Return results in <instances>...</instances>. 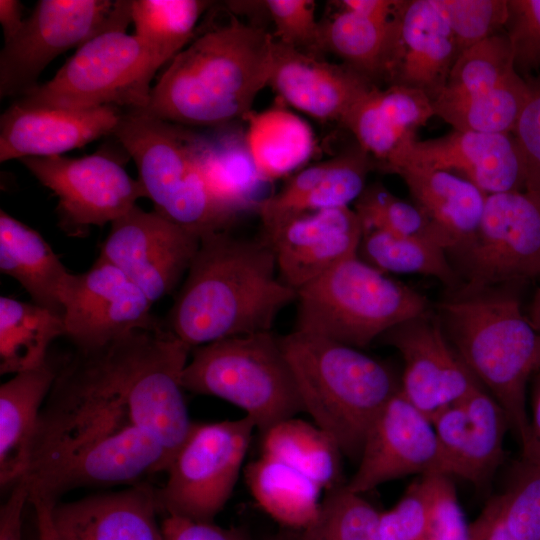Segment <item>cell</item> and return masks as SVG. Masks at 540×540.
<instances>
[{"mask_svg":"<svg viewBox=\"0 0 540 540\" xmlns=\"http://www.w3.org/2000/svg\"><path fill=\"white\" fill-rule=\"evenodd\" d=\"M191 350L163 325L65 359L20 478L29 496L56 503L166 472L194 424L181 383Z\"/></svg>","mask_w":540,"mask_h":540,"instance_id":"obj_1","label":"cell"},{"mask_svg":"<svg viewBox=\"0 0 540 540\" xmlns=\"http://www.w3.org/2000/svg\"><path fill=\"white\" fill-rule=\"evenodd\" d=\"M297 291L278 274L268 241L207 234L168 314L166 328L191 349L271 331Z\"/></svg>","mask_w":540,"mask_h":540,"instance_id":"obj_2","label":"cell"},{"mask_svg":"<svg viewBox=\"0 0 540 540\" xmlns=\"http://www.w3.org/2000/svg\"><path fill=\"white\" fill-rule=\"evenodd\" d=\"M274 37L235 19L178 53L139 110L180 126L217 128L243 119L268 86Z\"/></svg>","mask_w":540,"mask_h":540,"instance_id":"obj_3","label":"cell"},{"mask_svg":"<svg viewBox=\"0 0 540 540\" xmlns=\"http://www.w3.org/2000/svg\"><path fill=\"white\" fill-rule=\"evenodd\" d=\"M454 350L505 411L522 452L529 444L527 384L540 371V333L511 293L460 291L439 305Z\"/></svg>","mask_w":540,"mask_h":540,"instance_id":"obj_4","label":"cell"},{"mask_svg":"<svg viewBox=\"0 0 540 540\" xmlns=\"http://www.w3.org/2000/svg\"><path fill=\"white\" fill-rule=\"evenodd\" d=\"M304 412L359 459L366 436L386 404L400 391L387 364L360 349L293 330L279 336Z\"/></svg>","mask_w":540,"mask_h":540,"instance_id":"obj_5","label":"cell"},{"mask_svg":"<svg viewBox=\"0 0 540 540\" xmlns=\"http://www.w3.org/2000/svg\"><path fill=\"white\" fill-rule=\"evenodd\" d=\"M296 302L294 330L357 349L430 309L424 295L358 255L298 289Z\"/></svg>","mask_w":540,"mask_h":540,"instance_id":"obj_6","label":"cell"},{"mask_svg":"<svg viewBox=\"0 0 540 540\" xmlns=\"http://www.w3.org/2000/svg\"><path fill=\"white\" fill-rule=\"evenodd\" d=\"M181 383L186 391L240 408L261 433L304 412L279 336L272 331L193 348Z\"/></svg>","mask_w":540,"mask_h":540,"instance_id":"obj_7","label":"cell"},{"mask_svg":"<svg viewBox=\"0 0 540 540\" xmlns=\"http://www.w3.org/2000/svg\"><path fill=\"white\" fill-rule=\"evenodd\" d=\"M112 135L133 159L156 212L200 239L228 231L236 218L209 195L184 126L126 110Z\"/></svg>","mask_w":540,"mask_h":540,"instance_id":"obj_8","label":"cell"},{"mask_svg":"<svg viewBox=\"0 0 540 540\" xmlns=\"http://www.w3.org/2000/svg\"><path fill=\"white\" fill-rule=\"evenodd\" d=\"M130 22L131 10L77 48L51 80L17 101L65 109H144L161 65L137 36L126 32Z\"/></svg>","mask_w":540,"mask_h":540,"instance_id":"obj_9","label":"cell"},{"mask_svg":"<svg viewBox=\"0 0 540 540\" xmlns=\"http://www.w3.org/2000/svg\"><path fill=\"white\" fill-rule=\"evenodd\" d=\"M255 429L247 416L194 422L156 488L160 513L212 522L232 495Z\"/></svg>","mask_w":540,"mask_h":540,"instance_id":"obj_10","label":"cell"},{"mask_svg":"<svg viewBox=\"0 0 540 540\" xmlns=\"http://www.w3.org/2000/svg\"><path fill=\"white\" fill-rule=\"evenodd\" d=\"M131 0H40L0 53V96H23L44 69L131 10Z\"/></svg>","mask_w":540,"mask_h":540,"instance_id":"obj_11","label":"cell"},{"mask_svg":"<svg viewBox=\"0 0 540 540\" xmlns=\"http://www.w3.org/2000/svg\"><path fill=\"white\" fill-rule=\"evenodd\" d=\"M455 255L465 280L460 291L540 276V198L527 191L487 195L474 238Z\"/></svg>","mask_w":540,"mask_h":540,"instance_id":"obj_12","label":"cell"},{"mask_svg":"<svg viewBox=\"0 0 540 540\" xmlns=\"http://www.w3.org/2000/svg\"><path fill=\"white\" fill-rule=\"evenodd\" d=\"M22 164L58 198L61 228L83 235L90 226H103L123 216L146 192L113 156L96 152L80 158L61 155L25 157Z\"/></svg>","mask_w":540,"mask_h":540,"instance_id":"obj_13","label":"cell"},{"mask_svg":"<svg viewBox=\"0 0 540 540\" xmlns=\"http://www.w3.org/2000/svg\"><path fill=\"white\" fill-rule=\"evenodd\" d=\"M65 337L78 351L103 347L135 330L161 324L152 302L117 267L97 258L84 273H70L62 291Z\"/></svg>","mask_w":540,"mask_h":540,"instance_id":"obj_14","label":"cell"},{"mask_svg":"<svg viewBox=\"0 0 540 540\" xmlns=\"http://www.w3.org/2000/svg\"><path fill=\"white\" fill-rule=\"evenodd\" d=\"M199 244V236L136 205L111 223L98 259L121 270L154 303L175 289Z\"/></svg>","mask_w":540,"mask_h":540,"instance_id":"obj_15","label":"cell"},{"mask_svg":"<svg viewBox=\"0 0 540 540\" xmlns=\"http://www.w3.org/2000/svg\"><path fill=\"white\" fill-rule=\"evenodd\" d=\"M380 340L394 347L403 359L400 393L431 422L480 385L431 309L394 326Z\"/></svg>","mask_w":540,"mask_h":540,"instance_id":"obj_16","label":"cell"},{"mask_svg":"<svg viewBox=\"0 0 540 540\" xmlns=\"http://www.w3.org/2000/svg\"><path fill=\"white\" fill-rule=\"evenodd\" d=\"M403 166L443 170L461 176L487 195L525 191V172L514 136L453 129L435 139L404 142L383 169Z\"/></svg>","mask_w":540,"mask_h":540,"instance_id":"obj_17","label":"cell"},{"mask_svg":"<svg viewBox=\"0 0 540 540\" xmlns=\"http://www.w3.org/2000/svg\"><path fill=\"white\" fill-rule=\"evenodd\" d=\"M358 461L346 487L363 495L405 476L441 474L433 424L400 391L375 419Z\"/></svg>","mask_w":540,"mask_h":540,"instance_id":"obj_18","label":"cell"},{"mask_svg":"<svg viewBox=\"0 0 540 540\" xmlns=\"http://www.w3.org/2000/svg\"><path fill=\"white\" fill-rule=\"evenodd\" d=\"M362 236L361 222L349 206L293 216L263 237L273 250L280 279L297 291L357 256Z\"/></svg>","mask_w":540,"mask_h":540,"instance_id":"obj_19","label":"cell"},{"mask_svg":"<svg viewBox=\"0 0 540 540\" xmlns=\"http://www.w3.org/2000/svg\"><path fill=\"white\" fill-rule=\"evenodd\" d=\"M440 449V473L485 485L504 457L508 417L481 386L432 420Z\"/></svg>","mask_w":540,"mask_h":540,"instance_id":"obj_20","label":"cell"},{"mask_svg":"<svg viewBox=\"0 0 540 540\" xmlns=\"http://www.w3.org/2000/svg\"><path fill=\"white\" fill-rule=\"evenodd\" d=\"M458 57L456 40L438 0L400 1L385 83L419 90L435 101Z\"/></svg>","mask_w":540,"mask_h":540,"instance_id":"obj_21","label":"cell"},{"mask_svg":"<svg viewBox=\"0 0 540 540\" xmlns=\"http://www.w3.org/2000/svg\"><path fill=\"white\" fill-rule=\"evenodd\" d=\"M121 108L65 109L14 101L0 118V161L51 157L113 134Z\"/></svg>","mask_w":540,"mask_h":540,"instance_id":"obj_22","label":"cell"},{"mask_svg":"<svg viewBox=\"0 0 540 540\" xmlns=\"http://www.w3.org/2000/svg\"><path fill=\"white\" fill-rule=\"evenodd\" d=\"M268 86L297 110L320 121L341 124L356 102L376 85L344 63L328 62L274 39Z\"/></svg>","mask_w":540,"mask_h":540,"instance_id":"obj_23","label":"cell"},{"mask_svg":"<svg viewBox=\"0 0 540 540\" xmlns=\"http://www.w3.org/2000/svg\"><path fill=\"white\" fill-rule=\"evenodd\" d=\"M62 540H163L156 487L149 482L53 505Z\"/></svg>","mask_w":540,"mask_h":540,"instance_id":"obj_24","label":"cell"},{"mask_svg":"<svg viewBox=\"0 0 540 540\" xmlns=\"http://www.w3.org/2000/svg\"><path fill=\"white\" fill-rule=\"evenodd\" d=\"M374 164L356 144L292 174L278 192L258 202L263 231L299 214L349 207L366 187Z\"/></svg>","mask_w":540,"mask_h":540,"instance_id":"obj_25","label":"cell"},{"mask_svg":"<svg viewBox=\"0 0 540 540\" xmlns=\"http://www.w3.org/2000/svg\"><path fill=\"white\" fill-rule=\"evenodd\" d=\"M433 116V102L423 92L398 85L374 86L350 109L341 125L383 165Z\"/></svg>","mask_w":540,"mask_h":540,"instance_id":"obj_26","label":"cell"},{"mask_svg":"<svg viewBox=\"0 0 540 540\" xmlns=\"http://www.w3.org/2000/svg\"><path fill=\"white\" fill-rule=\"evenodd\" d=\"M52 357L38 368L14 374L0 386V484L23 476L43 404L60 368Z\"/></svg>","mask_w":540,"mask_h":540,"instance_id":"obj_27","label":"cell"},{"mask_svg":"<svg viewBox=\"0 0 540 540\" xmlns=\"http://www.w3.org/2000/svg\"><path fill=\"white\" fill-rule=\"evenodd\" d=\"M392 173L408 187L414 203L446 236L448 252L455 254L474 238L483 216L487 194L456 174L418 166H403Z\"/></svg>","mask_w":540,"mask_h":540,"instance_id":"obj_28","label":"cell"},{"mask_svg":"<svg viewBox=\"0 0 540 540\" xmlns=\"http://www.w3.org/2000/svg\"><path fill=\"white\" fill-rule=\"evenodd\" d=\"M0 271L17 280L32 302L63 317L61 296L70 272L36 230L3 210Z\"/></svg>","mask_w":540,"mask_h":540,"instance_id":"obj_29","label":"cell"},{"mask_svg":"<svg viewBox=\"0 0 540 540\" xmlns=\"http://www.w3.org/2000/svg\"><path fill=\"white\" fill-rule=\"evenodd\" d=\"M244 144L261 181L292 175L313 153L311 126L292 111L274 106L261 112L250 111Z\"/></svg>","mask_w":540,"mask_h":540,"instance_id":"obj_30","label":"cell"},{"mask_svg":"<svg viewBox=\"0 0 540 540\" xmlns=\"http://www.w3.org/2000/svg\"><path fill=\"white\" fill-rule=\"evenodd\" d=\"M224 127L198 133L185 127L191 151L212 200L226 213L237 215L253 204L251 193L261 181L241 142Z\"/></svg>","mask_w":540,"mask_h":540,"instance_id":"obj_31","label":"cell"},{"mask_svg":"<svg viewBox=\"0 0 540 540\" xmlns=\"http://www.w3.org/2000/svg\"><path fill=\"white\" fill-rule=\"evenodd\" d=\"M245 479L259 507L286 530L306 528L319 513L322 489L279 460L261 455L246 466Z\"/></svg>","mask_w":540,"mask_h":540,"instance_id":"obj_32","label":"cell"},{"mask_svg":"<svg viewBox=\"0 0 540 540\" xmlns=\"http://www.w3.org/2000/svg\"><path fill=\"white\" fill-rule=\"evenodd\" d=\"M321 28L322 51L334 53L376 86L386 81L396 38L397 13L391 20H379L339 9L325 23L321 22Z\"/></svg>","mask_w":540,"mask_h":540,"instance_id":"obj_33","label":"cell"},{"mask_svg":"<svg viewBox=\"0 0 540 540\" xmlns=\"http://www.w3.org/2000/svg\"><path fill=\"white\" fill-rule=\"evenodd\" d=\"M264 456L279 460L314 481L325 492L344 485L336 441L315 423L291 417L262 433Z\"/></svg>","mask_w":540,"mask_h":540,"instance_id":"obj_34","label":"cell"},{"mask_svg":"<svg viewBox=\"0 0 540 540\" xmlns=\"http://www.w3.org/2000/svg\"><path fill=\"white\" fill-rule=\"evenodd\" d=\"M469 540H540V462L523 459L469 525Z\"/></svg>","mask_w":540,"mask_h":540,"instance_id":"obj_35","label":"cell"},{"mask_svg":"<svg viewBox=\"0 0 540 540\" xmlns=\"http://www.w3.org/2000/svg\"><path fill=\"white\" fill-rule=\"evenodd\" d=\"M65 336L63 317L34 302L0 298V373L17 374L43 365L49 347Z\"/></svg>","mask_w":540,"mask_h":540,"instance_id":"obj_36","label":"cell"},{"mask_svg":"<svg viewBox=\"0 0 540 540\" xmlns=\"http://www.w3.org/2000/svg\"><path fill=\"white\" fill-rule=\"evenodd\" d=\"M529 96L528 81L514 69L490 89L458 99H438L433 109L453 129L511 135Z\"/></svg>","mask_w":540,"mask_h":540,"instance_id":"obj_37","label":"cell"},{"mask_svg":"<svg viewBox=\"0 0 540 540\" xmlns=\"http://www.w3.org/2000/svg\"><path fill=\"white\" fill-rule=\"evenodd\" d=\"M363 261L383 273L419 274L434 277L446 286H455L459 275L436 242L385 231H366L358 249Z\"/></svg>","mask_w":540,"mask_h":540,"instance_id":"obj_38","label":"cell"},{"mask_svg":"<svg viewBox=\"0 0 540 540\" xmlns=\"http://www.w3.org/2000/svg\"><path fill=\"white\" fill-rule=\"evenodd\" d=\"M211 4L203 0H132L134 35L162 66L186 47Z\"/></svg>","mask_w":540,"mask_h":540,"instance_id":"obj_39","label":"cell"},{"mask_svg":"<svg viewBox=\"0 0 540 540\" xmlns=\"http://www.w3.org/2000/svg\"><path fill=\"white\" fill-rule=\"evenodd\" d=\"M380 513L363 494L350 491L345 483L326 492L309 526L287 531L292 540H380Z\"/></svg>","mask_w":540,"mask_h":540,"instance_id":"obj_40","label":"cell"},{"mask_svg":"<svg viewBox=\"0 0 540 540\" xmlns=\"http://www.w3.org/2000/svg\"><path fill=\"white\" fill-rule=\"evenodd\" d=\"M363 232L378 230L396 235L432 240L447 253L450 243L446 236L415 204L400 199L380 183L366 185L353 203Z\"/></svg>","mask_w":540,"mask_h":540,"instance_id":"obj_41","label":"cell"},{"mask_svg":"<svg viewBox=\"0 0 540 540\" xmlns=\"http://www.w3.org/2000/svg\"><path fill=\"white\" fill-rule=\"evenodd\" d=\"M514 69L508 35L506 32L497 33L458 55L446 87L436 100L458 99L485 91Z\"/></svg>","mask_w":540,"mask_h":540,"instance_id":"obj_42","label":"cell"},{"mask_svg":"<svg viewBox=\"0 0 540 540\" xmlns=\"http://www.w3.org/2000/svg\"><path fill=\"white\" fill-rule=\"evenodd\" d=\"M438 1L456 40L458 55L506 26L508 0Z\"/></svg>","mask_w":540,"mask_h":540,"instance_id":"obj_43","label":"cell"},{"mask_svg":"<svg viewBox=\"0 0 540 540\" xmlns=\"http://www.w3.org/2000/svg\"><path fill=\"white\" fill-rule=\"evenodd\" d=\"M262 5L273 22L276 41L314 55L322 52V28L315 16V1L266 0Z\"/></svg>","mask_w":540,"mask_h":540,"instance_id":"obj_44","label":"cell"},{"mask_svg":"<svg viewBox=\"0 0 540 540\" xmlns=\"http://www.w3.org/2000/svg\"><path fill=\"white\" fill-rule=\"evenodd\" d=\"M427 485V517L423 540H469V525L451 477L424 475Z\"/></svg>","mask_w":540,"mask_h":540,"instance_id":"obj_45","label":"cell"},{"mask_svg":"<svg viewBox=\"0 0 540 540\" xmlns=\"http://www.w3.org/2000/svg\"><path fill=\"white\" fill-rule=\"evenodd\" d=\"M506 33L520 74L540 71V0H508Z\"/></svg>","mask_w":540,"mask_h":540,"instance_id":"obj_46","label":"cell"},{"mask_svg":"<svg viewBox=\"0 0 540 540\" xmlns=\"http://www.w3.org/2000/svg\"><path fill=\"white\" fill-rule=\"evenodd\" d=\"M427 503L426 480L419 476L392 508L380 513V540H423Z\"/></svg>","mask_w":540,"mask_h":540,"instance_id":"obj_47","label":"cell"},{"mask_svg":"<svg viewBox=\"0 0 540 540\" xmlns=\"http://www.w3.org/2000/svg\"><path fill=\"white\" fill-rule=\"evenodd\" d=\"M527 81L529 100L512 135L523 160L525 191L540 198V71Z\"/></svg>","mask_w":540,"mask_h":540,"instance_id":"obj_48","label":"cell"},{"mask_svg":"<svg viewBox=\"0 0 540 540\" xmlns=\"http://www.w3.org/2000/svg\"><path fill=\"white\" fill-rule=\"evenodd\" d=\"M163 540H251L240 527H222L212 522L196 521L179 516H164Z\"/></svg>","mask_w":540,"mask_h":540,"instance_id":"obj_49","label":"cell"},{"mask_svg":"<svg viewBox=\"0 0 540 540\" xmlns=\"http://www.w3.org/2000/svg\"><path fill=\"white\" fill-rule=\"evenodd\" d=\"M27 502L28 490L19 480L12 485L10 495L0 508V540H23L22 514Z\"/></svg>","mask_w":540,"mask_h":540,"instance_id":"obj_50","label":"cell"},{"mask_svg":"<svg viewBox=\"0 0 540 540\" xmlns=\"http://www.w3.org/2000/svg\"><path fill=\"white\" fill-rule=\"evenodd\" d=\"M400 1L396 0H342L340 9L368 18L391 20L395 17Z\"/></svg>","mask_w":540,"mask_h":540,"instance_id":"obj_51","label":"cell"},{"mask_svg":"<svg viewBox=\"0 0 540 540\" xmlns=\"http://www.w3.org/2000/svg\"><path fill=\"white\" fill-rule=\"evenodd\" d=\"M529 419L530 439L522 458L540 462V371L534 375Z\"/></svg>","mask_w":540,"mask_h":540,"instance_id":"obj_52","label":"cell"},{"mask_svg":"<svg viewBox=\"0 0 540 540\" xmlns=\"http://www.w3.org/2000/svg\"><path fill=\"white\" fill-rule=\"evenodd\" d=\"M0 23L5 43L18 33L24 23L22 5L19 1L0 0Z\"/></svg>","mask_w":540,"mask_h":540,"instance_id":"obj_53","label":"cell"},{"mask_svg":"<svg viewBox=\"0 0 540 540\" xmlns=\"http://www.w3.org/2000/svg\"><path fill=\"white\" fill-rule=\"evenodd\" d=\"M34 508L38 540H62L53 523L51 510L53 503L45 500H31Z\"/></svg>","mask_w":540,"mask_h":540,"instance_id":"obj_54","label":"cell"},{"mask_svg":"<svg viewBox=\"0 0 540 540\" xmlns=\"http://www.w3.org/2000/svg\"><path fill=\"white\" fill-rule=\"evenodd\" d=\"M527 317L535 330L540 333V286L534 293Z\"/></svg>","mask_w":540,"mask_h":540,"instance_id":"obj_55","label":"cell"},{"mask_svg":"<svg viewBox=\"0 0 540 540\" xmlns=\"http://www.w3.org/2000/svg\"><path fill=\"white\" fill-rule=\"evenodd\" d=\"M266 540H292L288 531L285 530L284 532L277 534L275 536H272Z\"/></svg>","mask_w":540,"mask_h":540,"instance_id":"obj_56","label":"cell"}]
</instances>
